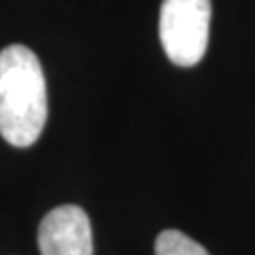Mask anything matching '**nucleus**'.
Instances as JSON below:
<instances>
[{
	"label": "nucleus",
	"mask_w": 255,
	"mask_h": 255,
	"mask_svg": "<svg viewBox=\"0 0 255 255\" xmlns=\"http://www.w3.org/2000/svg\"><path fill=\"white\" fill-rule=\"evenodd\" d=\"M47 124V83L34 51L9 45L0 51V136L30 147Z\"/></svg>",
	"instance_id": "nucleus-1"
},
{
	"label": "nucleus",
	"mask_w": 255,
	"mask_h": 255,
	"mask_svg": "<svg viewBox=\"0 0 255 255\" xmlns=\"http://www.w3.org/2000/svg\"><path fill=\"white\" fill-rule=\"evenodd\" d=\"M211 34V0H164L159 9V41L177 66H196L204 58Z\"/></svg>",
	"instance_id": "nucleus-2"
},
{
	"label": "nucleus",
	"mask_w": 255,
	"mask_h": 255,
	"mask_svg": "<svg viewBox=\"0 0 255 255\" xmlns=\"http://www.w3.org/2000/svg\"><path fill=\"white\" fill-rule=\"evenodd\" d=\"M41 255H94V236L87 213L77 204L49 211L38 226Z\"/></svg>",
	"instance_id": "nucleus-3"
},
{
	"label": "nucleus",
	"mask_w": 255,
	"mask_h": 255,
	"mask_svg": "<svg viewBox=\"0 0 255 255\" xmlns=\"http://www.w3.org/2000/svg\"><path fill=\"white\" fill-rule=\"evenodd\" d=\"M155 255H211L200 243L179 230H164L155 238Z\"/></svg>",
	"instance_id": "nucleus-4"
}]
</instances>
